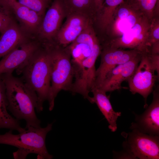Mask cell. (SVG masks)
Instances as JSON below:
<instances>
[{
	"label": "cell",
	"mask_w": 159,
	"mask_h": 159,
	"mask_svg": "<svg viewBox=\"0 0 159 159\" xmlns=\"http://www.w3.org/2000/svg\"><path fill=\"white\" fill-rule=\"evenodd\" d=\"M66 17L62 5L59 0H54L45 13L37 34L42 43H53L55 38Z\"/></svg>",
	"instance_id": "10"
},
{
	"label": "cell",
	"mask_w": 159,
	"mask_h": 159,
	"mask_svg": "<svg viewBox=\"0 0 159 159\" xmlns=\"http://www.w3.org/2000/svg\"><path fill=\"white\" fill-rule=\"evenodd\" d=\"M11 10L0 5V32L1 34L14 20Z\"/></svg>",
	"instance_id": "23"
},
{
	"label": "cell",
	"mask_w": 159,
	"mask_h": 159,
	"mask_svg": "<svg viewBox=\"0 0 159 159\" xmlns=\"http://www.w3.org/2000/svg\"><path fill=\"white\" fill-rule=\"evenodd\" d=\"M142 54L139 63L135 72L127 80L129 90L133 94L138 93L142 96L145 102L152 92L156 80L155 71L150 64L148 53Z\"/></svg>",
	"instance_id": "8"
},
{
	"label": "cell",
	"mask_w": 159,
	"mask_h": 159,
	"mask_svg": "<svg viewBox=\"0 0 159 159\" xmlns=\"http://www.w3.org/2000/svg\"><path fill=\"white\" fill-rule=\"evenodd\" d=\"M6 7L14 14L20 23V26L27 35L37 34L43 17L16 0L11 2Z\"/></svg>",
	"instance_id": "15"
},
{
	"label": "cell",
	"mask_w": 159,
	"mask_h": 159,
	"mask_svg": "<svg viewBox=\"0 0 159 159\" xmlns=\"http://www.w3.org/2000/svg\"><path fill=\"white\" fill-rule=\"evenodd\" d=\"M104 1L105 0H93L95 12V16L101 8Z\"/></svg>",
	"instance_id": "26"
},
{
	"label": "cell",
	"mask_w": 159,
	"mask_h": 159,
	"mask_svg": "<svg viewBox=\"0 0 159 159\" xmlns=\"http://www.w3.org/2000/svg\"><path fill=\"white\" fill-rule=\"evenodd\" d=\"M158 86L153 91V98L150 105L145 112L136 115L135 122L130 128L148 134L159 135V89Z\"/></svg>",
	"instance_id": "13"
},
{
	"label": "cell",
	"mask_w": 159,
	"mask_h": 159,
	"mask_svg": "<svg viewBox=\"0 0 159 159\" xmlns=\"http://www.w3.org/2000/svg\"><path fill=\"white\" fill-rule=\"evenodd\" d=\"M27 34L14 20L0 37V58L26 42Z\"/></svg>",
	"instance_id": "16"
},
{
	"label": "cell",
	"mask_w": 159,
	"mask_h": 159,
	"mask_svg": "<svg viewBox=\"0 0 159 159\" xmlns=\"http://www.w3.org/2000/svg\"><path fill=\"white\" fill-rule=\"evenodd\" d=\"M49 54L50 86L47 101L49 110L54 108V101L61 90L71 91L74 71L69 46L63 47L55 44L47 45Z\"/></svg>",
	"instance_id": "3"
},
{
	"label": "cell",
	"mask_w": 159,
	"mask_h": 159,
	"mask_svg": "<svg viewBox=\"0 0 159 159\" xmlns=\"http://www.w3.org/2000/svg\"><path fill=\"white\" fill-rule=\"evenodd\" d=\"M8 103L4 83L0 77V129L7 128L19 132L24 131L18 120L13 117L7 111Z\"/></svg>",
	"instance_id": "18"
},
{
	"label": "cell",
	"mask_w": 159,
	"mask_h": 159,
	"mask_svg": "<svg viewBox=\"0 0 159 159\" xmlns=\"http://www.w3.org/2000/svg\"><path fill=\"white\" fill-rule=\"evenodd\" d=\"M17 1L21 4L36 12L42 17L45 14L48 4L46 0H18Z\"/></svg>",
	"instance_id": "22"
},
{
	"label": "cell",
	"mask_w": 159,
	"mask_h": 159,
	"mask_svg": "<svg viewBox=\"0 0 159 159\" xmlns=\"http://www.w3.org/2000/svg\"><path fill=\"white\" fill-rule=\"evenodd\" d=\"M134 9L141 12L149 20L153 18L154 10L159 0H124Z\"/></svg>",
	"instance_id": "21"
},
{
	"label": "cell",
	"mask_w": 159,
	"mask_h": 159,
	"mask_svg": "<svg viewBox=\"0 0 159 159\" xmlns=\"http://www.w3.org/2000/svg\"><path fill=\"white\" fill-rule=\"evenodd\" d=\"M150 20L143 16L131 28L120 36L109 40L103 46L137 50L142 54L149 52L148 39Z\"/></svg>",
	"instance_id": "7"
},
{
	"label": "cell",
	"mask_w": 159,
	"mask_h": 159,
	"mask_svg": "<svg viewBox=\"0 0 159 159\" xmlns=\"http://www.w3.org/2000/svg\"><path fill=\"white\" fill-rule=\"evenodd\" d=\"M42 45L38 40L30 39L3 57L0 61V75L12 73L23 66Z\"/></svg>",
	"instance_id": "11"
},
{
	"label": "cell",
	"mask_w": 159,
	"mask_h": 159,
	"mask_svg": "<svg viewBox=\"0 0 159 159\" xmlns=\"http://www.w3.org/2000/svg\"><path fill=\"white\" fill-rule=\"evenodd\" d=\"M0 77L5 87L7 110L17 120L26 121V129L30 126L40 127L41 120L35 112L37 103L36 93L21 78L15 77L12 73L1 74Z\"/></svg>",
	"instance_id": "1"
},
{
	"label": "cell",
	"mask_w": 159,
	"mask_h": 159,
	"mask_svg": "<svg viewBox=\"0 0 159 159\" xmlns=\"http://www.w3.org/2000/svg\"><path fill=\"white\" fill-rule=\"evenodd\" d=\"M101 47L100 63L96 70L94 87H99L107 74L117 65L123 64L140 54L134 49L125 50L105 46Z\"/></svg>",
	"instance_id": "9"
},
{
	"label": "cell",
	"mask_w": 159,
	"mask_h": 159,
	"mask_svg": "<svg viewBox=\"0 0 159 159\" xmlns=\"http://www.w3.org/2000/svg\"><path fill=\"white\" fill-rule=\"evenodd\" d=\"M142 54L126 63L117 65L106 75L98 87L106 92L122 88V83L127 80L133 74L140 61Z\"/></svg>",
	"instance_id": "14"
},
{
	"label": "cell",
	"mask_w": 159,
	"mask_h": 159,
	"mask_svg": "<svg viewBox=\"0 0 159 159\" xmlns=\"http://www.w3.org/2000/svg\"><path fill=\"white\" fill-rule=\"evenodd\" d=\"M15 0H0V5L6 7L8 4Z\"/></svg>",
	"instance_id": "27"
},
{
	"label": "cell",
	"mask_w": 159,
	"mask_h": 159,
	"mask_svg": "<svg viewBox=\"0 0 159 159\" xmlns=\"http://www.w3.org/2000/svg\"><path fill=\"white\" fill-rule=\"evenodd\" d=\"M101 46L98 39L96 41L90 54L80 64H72L74 69V80L72 92L82 95L88 100L89 93L94 87L96 69L95 63L100 54Z\"/></svg>",
	"instance_id": "6"
},
{
	"label": "cell",
	"mask_w": 159,
	"mask_h": 159,
	"mask_svg": "<svg viewBox=\"0 0 159 159\" xmlns=\"http://www.w3.org/2000/svg\"><path fill=\"white\" fill-rule=\"evenodd\" d=\"M128 133L122 132L125 138L123 143L122 158L132 159H158L159 136L150 135L136 129Z\"/></svg>",
	"instance_id": "5"
},
{
	"label": "cell",
	"mask_w": 159,
	"mask_h": 159,
	"mask_svg": "<svg viewBox=\"0 0 159 159\" xmlns=\"http://www.w3.org/2000/svg\"><path fill=\"white\" fill-rule=\"evenodd\" d=\"M22 74L25 84L36 94L38 113L43 110V104L47 100L50 86L49 54L47 46L42 44L23 66L16 70Z\"/></svg>",
	"instance_id": "2"
},
{
	"label": "cell",
	"mask_w": 159,
	"mask_h": 159,
	"mask_svg": "<svg viewBox=\"0 0 159 159\" xmlns=\"http://www.w3.org/2000/svg\"><path fill=\"white\" fill-rule=\"evenodd\" d=\"M66 18L65 21L62 24L54 42L55 44L64 47L74 42L86 28L93 22L88 17L80 14H72Z\"/></svg>",
	"instance_id": "12"
},
{
	"label": "cell",
	"mask_w": 159,
	"mask_h": 159,
	"mask_svg": "<svg viewBox=\"0 0 159 159\" xmlns=\"http://www.w3.org/2000/svg\"><path fill=\"white\" fill-rule=\"evenodd\" d=\"M159 42V16H154L150 21L148 42L150 49L154 43Z\"/></svg>",
	"instance_id": "24"
},
{
	"label": "cell",
	"mask_w": 159,
	"mask_h": 159,
	"mask_svg": "<svg viewBox=\"0 0 159 159\" xmlns=\"http://www.w3.org/2000/svg\"><path fill=\"white\" fill-rule=\"evenodd\" d=\"M52 123L44 127L30 126L19 134L12 133L10 130L4 134H0V144L15 146L18 150L13 153L14 159H25L30 153L37 155L38 158L51 159L52 155L48 153L45 143L47 133L52 128Z\"/></svg>",
	"instance_id": "4"
},
{
	"label": "cell",
	"mask_w": 159,
	"mask_h": 159,
	"mask_svg": "<svg viewBox=\"0 0 159 159\" xmlns=\"http://www.w3.org/2000/svg\"><path fill=\"white\" fill-rule=\"evenodd\" d=\"M64 9L66 17L74 14L85 16L94 22L95 12L93 0H59Z\"/></svg>",
	"instance_id": "19"
},
{
	"label": "cell",
	"mask_w": 159,
	"mask_h": 159,
	"mask_svg": "<svg viewBox=\"0 0 159 159\" xmlns=\"http://www.w3.org/2000/svg\"><path fill=\"white\" fill-rule=\"evenodd\" d=\"M148 57L151 65L159 78V54H152L148 53Z\"/></svg>",
	"instance_id": "25"
},
{
	"label": "cell",
	"mask_w": 159,
	"mask_h": 159,
	"mask_svg": "<svg viewBox=\"0 0 159 159\" xmlns=\"http://www.w3.org/2000/svg\"><path fill=\"white\" fill-rule=\"evenodd\" d=\"M91 92L93 97H91L90 102L96 104L107 121L109 128L112 132H115L117 129V120L121 113L113 110L110 100V97L106 95V92L96 87H93Z\"/></svg>",
	"instance_id": "17"
},
{
	"label": "cell",
	"mask_w": 159,
	"mask_h": 159,
	"mask_svg": "<svg viewBox=\"0 0 159 159\" xmlns=\"http://www.w3.org/2000/svg\"><path fill=\"white\" fill-rule=\"evenodd\" d=\"M124 1L105 0L101 8L96 14L94 21L101 31L106 32L117 8Z\"/></svg>",
	"instance_id": "20"
},
{
	"label": "cell",
	"mask_w": 159,
	"mask_h": 159,
	"mask_svg": "<svg viewBox=\"0 0 159 159\" xmlns=\"http://www.w3.org/2000/svg\"><path fill=\"white\" fill-rule=\"evenodd\" d=\"M52 0H46L47 2L49 4Z\"/></svg>",
	"instance_id": "28"
}]
</instances>
